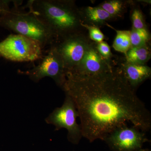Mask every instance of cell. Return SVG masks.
<instances>
[{"label": "cell", "mask_w": 151, "mask_h": 151, "mask_svg": "<svg viewBox=\"0 0 151 151\" xmlns=\"http://www.w3.org/2000/svg\"><path fill=\"white\" fill-rule=\"evenodd\" d=\"M92 42L86 32L73 35L53 43L62 58L66 74L81 62Z\"/></svg>", "instance_id": "ba28073f"}, {"label": "cell", "mask_w": 151, "mask_h": 151, "mask_svg": "<svg viewBox=\"0 0 151 151\" xmlns=\"http://www.w3.org/2000/svg\"><path fill=\"white\" fill-rule=\"evenodd\" d=\"M115 67L107 62L99 54L96 42L92 41L83 59L68 75H93L111 71Z\"/></svg>", "instance_id": "9c48e42d"}, {"label": "cell", "mask_w": 151, "mask_h": 151, "mask_svg": "<svg viewBox=\"0 0 151 151\" xmlns=\"http://www.w3.org/2000/svg\"><path fill=\"white\" fill-rule=\"evenodd\" d=\"M96 47L100 55L106 61L113 65L112 59L113 57V54L111 52L110 47L107 42L104 41L99 43L96 42Z\"/></svg>", "instance_id": "ac0fdd59"}, {"label": "cell", "mask_w": 151, "mask_h": 151, "mask_svg": "<svg viewBox=\"0 0 151 151\" xmlns=\"http://www.w3.org/2000/svg\"><path fill=\"white\" fill-rule=\"evenodd\" d=\"M18 5L7 13L0 16V27L36 41L42 49L54 43L50 30L31 11L23 12Z\"/></svg>", "instance_id": "3957f363"}, {"label": "cell", "mask_w": 151, "mask_h": 151, "mask_svg": "<svg viewBox=\"0 0 151 151\" xmlns=\"http://www.w3.org/2000/svg\"><path fill=\"white\" fill-rule=\"evenodd\" d=\"M136 1H131L130 6L131 10L130 13L132 27L135 29L148 28L145 18L139 6Z\"/></svg>", "instance_id": "9a60e30c"}, {"label": "cell", "mask_w": 151, "mask_h": 151, "mask_svg": "<svg viewBox=\"0 0 151 151\" xmlns=\"http://www.w3.org/2000/svg\"><path fill=\"white\" fill-rule=\"evenodd\" d=\"M27 6L50 30L55 42L87 32L82 25L79 8L73 0H31Z\"/></svg>", "instance_id": "7a4b0ae2"}, {"label": "cell", "mask_w": 151, "mask_h": 151, "mask_svg": "<svg viewBox=\"0 0 151 151\" xmlns=\"http://www.w3.org/2000/svg\"><path fill=\"white\" fill-rule=\"evenodd\" d=\"M65 94L77 108L82 137L90 142L104 138L129 122L145 132L151 129V115L118 67L93 75H68Z\"/></svg>", "instance_id": "6da1fadb"}, {"label": "cell", "mask_w": 151, "mask_h": 151, "mask_svg": "<svg viewBox=\"0 0 151 151\" xmlns=\"http://www.w3.org/2000/svg\"><path fill=\"white\" fill-rule=\"evenodd\" d=\"M103 141L113 151H137L145 143L150 142L145 132L127 124L116 127Z\"/></svg>", "instance_id": "52a82bcc"}, {"label": "cell", "mask_w": 151, "mask_h": 151, "mask_svg": "<svg viewBox=\"0 0 151 151\" xmlns=\"http://www.w3.org/2000/svg\"><path fill=\"white\" fill-rule=\"evenodd\" d=\"M82 25L87 31L89 38L92 41L99 43L105 39V35L100 30V28L83 23Z\"/></svg>", "instance_id": "e0dca14e"}, {"label": "cell", "mask_w": 151, "mask_h": 151, "mask_svg": "<svg viewBox=\"0 0 151 151\" xmlns=\"http://www.w3.org/2000/svg\"><path fill=\"white\" fill-rule=\"evenodd\" d=\"M65 95L62 106L55 108L45 119V122L54 126L55 131L62 129L67 130L68 140L72 144L77 145L83 137L81 126L76 121L79 114L72 98L67 94Z\"/></svg>", "instance_id": "5b68a950"}, {"label": "cell", "mask_w": 151, "mask_h": 151, "mask_svg": "<svg viewBox=\"0 0 151 151\" xmlns=\"http://www.w3.org/2000/svg\"><path fill=\"white\" fill-rule=\"evenodd\" d=\"M131 1L108 0L99 5V6L107 12L114 20L122 18L130 6Z\"/></svg>", "instance_id": "4fadbf2b"}, {"label": "cell", "mask_w": 151, "mask_h": 151, "mask_svg": "<svg viewBox=\"0 0 151 151\" xmlns=\"http://www.w3.org/2000/svg\"><path fill=\"white\" fill-rule=\"evenodd\" d=\"M13 1L10 0H0V16L7 13L11 11L10 4Z\"/></svg>", "instance_id": "d6986e66"}, {"label": "cell", "mask_w": 151, "mask_h": 151, "mask_svg": "<svg viewBox=\"0 0 151 151\" xmlns=\"http://www.w3.org/2000/svg\"><path fill=\"white\" fill-rule=\"evenodd\" d=\"M82 23L99 28L108 25V22L114 21L110 15L99 6H85L79 8Z\"/></svg>", "instance_id": "8fae6325"}, {"label": "cell", "mask_w": 151, "mask_h": 151, "mask_svg": "<svg viewBox=\"0 0 151 151\" xmlns=\"http://www.w3.org/2000/svg\"><path fill=\"white\" fill-rule=\"evenodd\" d=\"M137 3H140L142 4H147L150 5V0H142V1H136Z\"/></svg>", "instance_id": "ffe728a7"}, {"label": "cell", "mask_w": 151, "mask_h": 151, "mask_svg": "<svg viewBox=\"0 0 151 151\" xmlns=\"http://www.w3.org/2000/svg\"><path fill=\"white\" fill-rule=\"evenodd\" d=\"M36 41L19 34L9 35L0 42V56L14 62H33L43 57Z\"/></svg>", "instance_id": "277c9868"}, {"label": "cell", "mask_w": 151, "mask_h": 151, "mask_svg": "<svg viewBox=\"0 0 151 151\" xmlns=\"http://www.w3.org/2000/svg\"><path fill=\"white\" fill-rule=\"evenodd\" d=\"M113 41L112 47L116 51L126 55L129 50L132 47L130 38V31L118 30Z\"/></svg>", "instance_id": "5bb4252c"}, {"label": "cell", "mask_w": 151, "mask_h": 151, "mask_svg": "<svg viewBox=\"0 0 151 151\" xmlns=\"http://www.w3.org/2000/svg\"><path fill=\"white\" fill-rule=\"evenodd\" d=\"M137 151H151L149 149H143L142 148L140 149V150H139Z\"/></svg>", "instance_id": "44dd1931"}, {"label": "cell", "mask_w": 151, "mask_h": 151, "mask_svg": "<svg viewBox=\"0 0 151 151\" xmlns=\"http://www.w3.org/2000/svg\"><path fill=\"white\" fill-rule=\"evenodd\" d=\"M130 38L132 47L144 46L150 44V33L148 28L135 29L132 28Z\"/></svg>", "instance_id": "2e32d148"}, {"label": "cell", "mask_w": 151, "mask_h": 151, "mask_svg": "<svg viewBox=\"0 0 151 151\" xmlns=\"http://www.w3.org/2000/svg\"><path fill=\"white\" fill-rule=\"evenodd\" d=\"M119 67L132 89L136 91L141 84L151 77V68L147 65H138L127 62L120 63Z\"/></svg>", "instance_id": "30bf717a"}, {"label": "cell", "mask_w": 151, "mask_h": 151, "mask_svg": "<svg viewBox=\"0 0 151 151\" xmlns=\"http://www.w3.org/2000/svg\"><path fill=\"white\" fill-rule=\"evenodd\" d=\"M18 73L27 76L35 82H38L45 77H50L62 89L67 79L63 60L53 44L50 45L48 53L42 57L38 65L29 70H19Z\"/></svg>", "instance_id": "8992f818"}, {"label": "cell", "mask_w": 151, "mask_h": 151, "mask_svg": "<svg viewBox=\"0 0 151 151\" xmlns=\"http://www.w3.org/2000/svg\"><path fill=\"white\" fill-rule=\"evenodd\" d=\"M125 60L132 64L146 65L151 59L150 44L144 46L132 47L125 55Z\"/></svg>", "instance_id": "7c38bea8"}]
</instances>
